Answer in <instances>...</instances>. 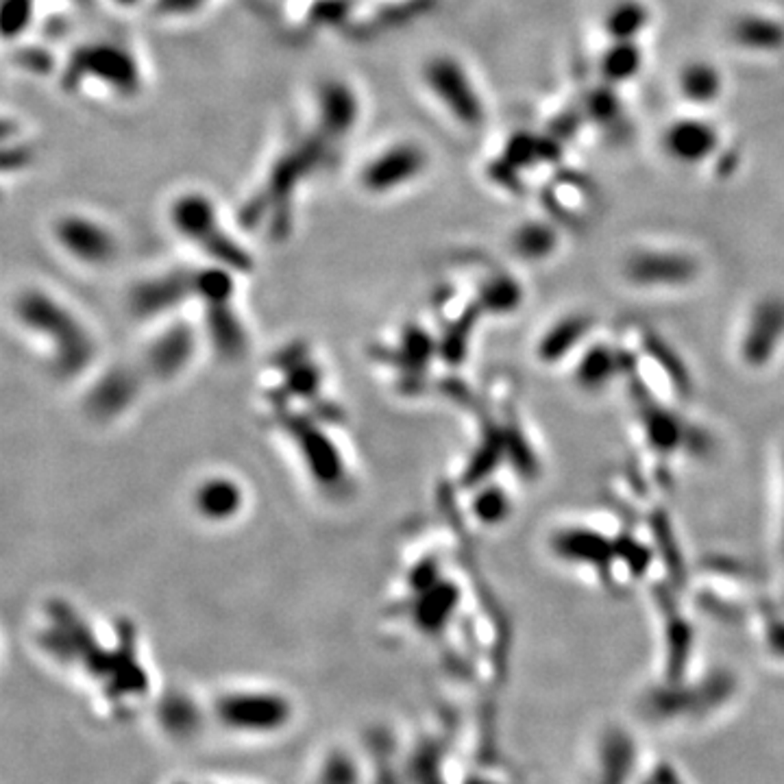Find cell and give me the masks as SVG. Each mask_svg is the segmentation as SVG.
Returning a JSON list of instances; mask_svg holds the SVG:
<instances>
[{
    "label": "cell",
    "mask_w": 784,
    "mask_h": 784,
    "mask_svg": "<svg viewBox=\"0 0 784 784\" xmlns=\"http://www.w3.org/2000/svg\"><path fill=\"white\" fill-rule=\"evenodd\" d=\"M66 92H103L114 98H136L144 88L139 57L116 39H89L78 44L61 68Z\"/></svg>",
    "instance_id": "6da1fadb"
},
{
    "label": "cell",
    "mask_w": 784,
    "mask_h": 784,
    "mask_svg": "<svg viewBox=\"0 0 784 784\" xmlns=\"http://www.w3.org/2000/svg\"><path fill=\"white\" fill-rule=\"evenodd\" d=\"M338 147L340 142H335L318 127L294 138L282 153L274 157L271 168H268L264 188L260 194V207L264 205V210L260 214L271 211L273 216L279 218L284 211H288L285 207L293 203L294 190H299L307 179L321 172L325 166L332 164L334 157L338 155Z\"/></svg>",
    "instance_id": "7a4b0ae2"
},
{
    "label": "cell",
    "mask_w": 784,
    "mask_h": 784,
    "mask_svg": "<svg viewBox=\"0 0 784 784\" xmlns=\"http://www.w3.org/2000/svg\"><path fill=\"white\" fill-rule=\"evenodd\" d=\"M170 222L183 238L232 268L249 266V255L222 232L214 201L203 192H183L170 205Z\"/></svg>",
    "instance_id": "3957f363"
},
{
    "label": "cell",
    "mask_w": 784,
    "mask_h": 784,
    "mask_svg": "<svg viewBox=\"0 0 784 784\" xmlns=\"http://www.w3.org/2000/svg\"><path fill=\"white\" fill-rule=\"evenodd\" d=\"M423 83L436 103L449 114L458 125L478 129L484 122V100L469 70L451 55H434L423 66Z\"/></svg>",
    "instance_id": "277c9868"
},
{
    "label": "cell",
    "mask_w": 784,
    "mask_h": 784,
    "mask_svg": "<svg viewBox=\"0 0 784 784\" xmlns=\"http://www.w3.org/2000/svg\"><path fill=\"white\" fill-rule=\"evenodd\" d=\"M429 168V153L417 139H395L364 161L357 181L364 192L384 196L412 186Z\"/></svg>",
    "instance_id": "5b68a950"
},
{
    "label": "cell",
    "mask_w": 784,
    "mask_h": 784,
    "mask_svg": "<svg viewBox=\"0 0 784 784\" xmlns=\"http://www.w3.org/2000/svg\"><path fill=\"white\" fill-rule=\"evenodd\" d=\"M25 296L26 299H22L20 304L22 318L31 327L44 329L42 334H46L48 338H53V334L57 335L61 364H70V371L81 368V364L89 360V353H92V345L81 325L44 294L31 293Z\"/></svg>",
    "instance_id": "8992f818"
},
{
    "label": "cell",
    "mask_w": 784,
    "mask_h": 784,
    "mask_svg": "<svg viewBox=\"0 0 784 784\" xmlns=\"http://www.w3.org/2000/svg\"><path fill=\"white\" fill-rule=\"evenodd\" d=\"M362 120V98L357 89L346 78L329 77L323 78L314 92V122L343 144L356 133Z\"/></svg>",
    "instance_id": "52a82bcc"
},
{
    "label": "cell",
    "mask_w": 784,
    "mask_h": 784,
    "mask_svg": "<svg viewBox=\"0 0 784 784\" xmlns=\"http://www.w3.org/2000/svg\"><path fill=\"white\" fill-rule=\"evenodd\" d=\"M59 244L83 264H108L116 255L118 242L103 222L83 214H66L55 225Z\"/></svg>",
    "instance_id": "ba28073f"
},
{
    "label": "cell",
    "mask_w": 784,
    "mask_h": 784,
    "mask_svg": "<svg viewBox=\"0 0 784 784\" xmlns=\"http://www.w3.org/2000/svg\"><path fill=\"white\" fill-rule=\"evenodd\" d=\"M784 332V307L780 304H769L760 305L754 312V321L745 332L743 340V351L748 356V360L752 362H763L765 357H769L776 351L778 340L782 338Z\"/></svg>",
    "instance_id": "9c48e42d"
},
{
    "label": "cell",
    "mask_w": 784,
    "mask_h": 784,
    "mask_svg": "<svg viewBox=\"0 0 784 784\" xmlns=\"http://www.w3.org/2000/svg\"><path fill=\"white\" fill-rule=\"evenodd\" d=\"M693 273V262L676 253H641L630 262V277L647 285L680 284Z\"/></svg>",
    "instance_id": "30bf717a"
},
{
    "label": "cell",
    "mask_w": 784,
    "mask_h": 784,
    "mask_svg": "<svg viewBox=\"0 0 784 784\" xmlns=\"http://www.w3.org/2000/svg\"><path fill=\"white\" fill-rule=\"evenodd\" d=\"M666 149L676 160L697 161L715 149V131L704 122L682 120L666 133Z\"/></svg>",
    "instance_id": "8fae6325"
},
{
    "label": "cell",
    "mask_w": 784,
    "mask_h": 784,
    "mask_svg": "<svg viewBox=\"0 0 784 784\" xmlns=\"http://www.w3.org/2000/svg\"><path fill=\"white\" fill-rule=\"evenodd\" d=\"M240 506V490L238 486L227 480H211L205 486H201L199 492V508L205 517L211 519H225Z\"/></svg>",
    "instance_id": "7c38bea8"
},
{
    "label": "cell",
    "mask_w": 784,
    "mask_h": 784,
    "mask_svg": "<svg viewBox=\"0 0 784 784\" xmlns=\"http://www.w3.org/2000/svg\"><path fill=\"white\" fill-rule=\"evenodd\" d=\"M357 5H360L357 0H316L307 14V20L316 29H343L351 25Z\"/></svg>",
    "instance_id": "4fadbf2b"
},
{
    "label": "cell",
    "mask_w": 784,
    "mask_h": 784,
    "mask_svg": "<svg viewBox=\"0 0 784 784\" xmlns=\"http://www.w3.org/2000/svg\"><path fill=\"white\" fill-rule=\"evenodd\" d=\"M37 0H3L0 22H3V37L20 39L31 31L36 22Z\"/></svg>",
    "instance_id": "5bb4252c"
},
{
    "label": "cell",
    "mask_w": 784,
    "mask_h": 784,
    "mask_svg": "<svg viewBox=\"0 0 784 784\" xmlns=\"http://www.w3.org/2000/svg\"><path fill=\"white\" fill-rule=\"evenodd\" d=\"M682 86L693 100H710L719 94V75L710 66H691L682 77Z\"/></svg>",
    "instance_id": "9a60e30c"
},
{
    "label": "cell",
    "mask_w": 784,
    "mask_h": 784,
    "mask_svg": "<svg viewBox=\"0 0 784 784\" xmlns=\"http://www.w3.org/2000/svg\"><path fill=\"white\" fill-rule=\"evenodd\" d=\"M645 22H647V14L641 5L624 3L608 15V31L613 33L614 37L627 39L641 31Z\"/></svg>",
    "instance_id": "2e32d148"
},
{
    "label": "cell",
    "mask_w": 784,
    "mask_h": 784,
    "mask_svg": "<svg viewBox=\"0 0 784 784\" xmlns=\"http://www.w3.org/2000/svg\"><path fill=\"white\" fill-rule=\"evenodd\" d=\"M638 66H641L638 50L627 42H621L619 46H614L603 59V72L614 81H624V78L632 77L638 70Z\"/></svg>",
    "instance_id": "e0dca14e"
},
{
    "label": "cell",
    "mask_w": 784,
    "mask_h": 784,
    "mask_svg": "<svg viewBox=\"0 0 784 784\" xmlns=\"http://www.w3.org/2000/svg\"><path fill=\"white\" fill-rule=\"evenodd\" d=\"M738 39H743L749 46H760L769 48L782 42V29L776 22L769 20H745L738 25L737 29Z\"/></svg>",
    "instance_id": "ac0fdd59"
},
{
    "label": "cell",
    "mask_w": 784,
    "mask_h": 784,
    "mask_svg": "<svg viewBox=\"0 0 784 784\" xmlns=\"http://www.w3.org/2000/svg\"><path fill=\"white\" fill-rule=\"evenodd\" d=\"M211 0H150V11L161 20H188L210 7Z\"/></svg>",
    "instance_id": "d6986e66"
},
{
    "label": "cell",
    "mask_w": 784,
    "mask_h": 784,
    "mask_svg": "<svg viewBox=\"0 0 784 784\" xmlns=\"http://www.w3.org/2000/svg\"><path fill=\"white\" fill-rule=\"evenodd\" d=\"M517 249L521 255L542 257L553 249V233L542 225H528L517 235Z\"/></svg>",
    "instance_id": "ffe728a7"
},
{
    "label": "cell",
    "mask_w": 784,
    "mask_h": 784,
    "mask_svg": "<svg viewBox=\"0 0 784 784\" xmlns=\"http://www.w3.org/2000/svg\"><path fill=\"white\" fill-rule=\"evenodd\" d=\"M582 332H584V323L578 321V318H575V321L562 323L560 327L552 329V334L547 335L545 343H542V353H545L547 357L549 356L552 357L562 356V353L569 351L567 340H573V343H578Z\"/></svg>",
    "instance_id": "44dd1931"
},
{
    "label": "cell",
    "mask_w": 784,
    "mask_h": 784,
    "mask_svg": "<svg viewBox=\"0 0 784 784\" xmlns=\"http://www.w3.org/2000/svg\"><path fill=\"white\" fill-rule=\"evenodd\" d=\"M33 161V150L26 147L25 142H11V139H5V150H3V170L11 172V170H22V168H26Z\"/></svg>",
    "instance_id": "7402d4cb"
},
{
    "label": "cell",
    "mask_w": 784,
    "mask_h": 784,
    "mask_svg": "<svg viewBox=\"0 0 784 784\" xmlns=\"http://www.w3.org/2000/svg\"><path fill=\"white\" fill-rule=\"evenodd\" d=\"M18 64L26 72H33V75H44V72L53 70V57H50V53H46L44 48L22 50Z\"/></svg>",
    "instance_id": "603a6c76"
},
{
    "label": "cell",
    "mask_w": 784,
    "mask_h": 784,
    "mask_svg": "<svg viewBox=\"0 0 784 784\" xmlns=\"http://www.w3.org/2000/svg\"><path fill=\"white\" fill-rule=\"evenodd\" d=\"M118 9H138L142 5H150V0H111Z\"/></svg>",
    "instance_id": "cb8c5ba5"
},
{
    "label": "cell",
    "mask_w": 784,
    "mask_h": 784,
    "mask_svg": "<svg viewBox=\"0 0 784 784\" xmlns=\"http://www.w3.org/2000/svg\"><path fill=\"white\" fill-rule=\"evenodd\" d=\"M782 545H784V517H782Z\"/></svg>",
    "instance_id": "d4e9b609"
}]
</instances>
